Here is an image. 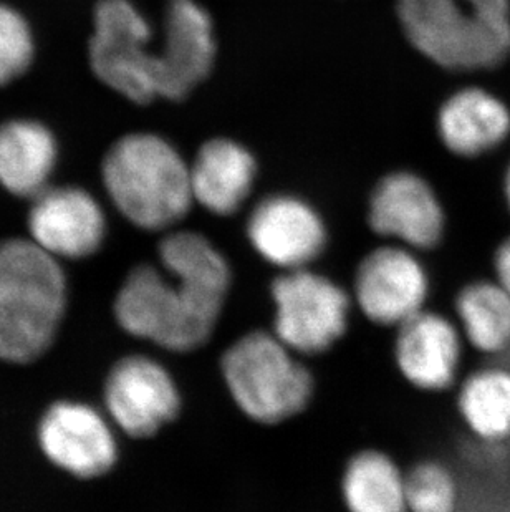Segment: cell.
<instances>
[{
    "instance_id": "obj_17",
    "label": "cell",
    "mask_w": 510,
    "mask_h": 512,
    "mask_svg": "<svg viewBox=\"0 0 510 512\" xmlns=\"http://www.w3.org/2000/svg\"><path fill=\"white\" fill-rule=\"evenodd\" d=\"M438 131L454 155L481 156L502 145L510 135V110L484 88H462L439 110Z\"/></svg>"
},
{
    "instance_id": "obj_19",
    "label": "cell",
    "mask_w": 510,
    "mask_h": 512,
    "mask_svg": "<svg viewBox=\"0 0 510 512\" xmlns=\"http://www.w3.org/2000/svg\"><path fill=\"white\" fill-rule=\"evenodd\" d=\"M159 261L169 276L209 299L226 304L232 271L226 256L204 234L179 231L159 244Z\"/></svg>"
},
{
    "instance_id": "obj_28",
    "label": "cell",
    "mask_w": 510,
    "mask_h": 512,
    "mask_svg": "<svg viewBox=\"0 0 510 512\" xmlns=\"http://www.w3.org/2000/svg\"><path fill=\"white\" fill-rule=\"evenodd\" d=\"M504 194H506L507 206L510 209V166L507 168L506 178H504Z\"/></svg>"
},
{
    "instance_id": "obj_20",
    "label": "cell",
    "mask_w": 510,
    "mask_h": 512,
    "mask_svg": "<svg viewBox=\"0 0 510 512\" xmlns=\"http://www.w3.org/2000/svg\"><path fill=\"white\" fill-rule=\"evenodd\" d=\"M342 496L350 512H408L406 474L381 451H360L348 461Z\"/></svg>"
},
{
    "instance_id": "obj_18",
    "label": "cell",
    "mask_w": 510,
    "mask_h": 512,
    "mask_svg": "<svg viewBox=\"0 0 510 512\" xmlns=\"http://www.w3.org/2000/svg\"><path fill=\"white\" fill-rule=\"evenodd\" d=\"M57 160V145L37 121H10L0 128V184L7 191L35 198L47 189Z\"/></svg>"
},
{
    "instance_id": "obj_6",
    "label": "cell",
    "mask_w": 510,
    "mask_h": 512,
    "mask_svg": "<svg viewBox=\"0 0 510 512\" xmlns=\"http://www.w3.org/2000/svg\"><path fill=\"white\" fill-rule=\"evenodd\" d=\"M150 42V24L128 0H102L90 42L93 72L133 103L154 102L159 98L158 52Z\"/></svg>"
},
{
    "instance_id": "obj_13",
    "label": "cell",
    "mask_w": 510,
    "mask_h": 512,
    "mask_svg": "<svg viewBox=\"0 0 510 512\" xmlns=\"http://www.w3.org/2000/svg\"><path fill=\"white\" fill-rule=\"evenodd\" d=\"M29 229L32 239L53 256L82 259L102 246L105 216L83 189L47 188L34 198Z\"/></svg>"
},
{
    "instance_id": "obj_12",
    "label": "cell",
    "mask_w": 510,
    "mask_h": 512,
    "mask_svg": "<svg viewBox=\"0 0 510 512\" xmlns=\"http://www.w3.org/2000/svg\"><path fill=\"white\" fill-rule=\"evenodd\" d=\"M164 34L158 52V97L178 102L211 73L216 60L212 20L196 0H169Z\"/></svg>"
},
{
    "instance_id": "obj_3",
    "label": "cell",
    "mask_w": 510,
    "mask_h": 512,
    "mask_svg": "<svg viewBox=\"0 0 510 512\" xmlns=\"http://www.w3.org/2000/svg\"><path fill=\"white\" fill-rule=\"evenodd\" d=\"M299 357L274 332L254 330L222 355V380L247 418L277 425L299 415L312 400V373Z\"/></svg>"
},
{
    "instance_id": "obj_27",
    "label": "cell",
    "mask_w": 510,
    "mask_h": 512,
    "mask_svg": "<svg viewBox=\"0 0 510 512\" xmlns=\"http://www.w3.org/2000/svg\"><path fill=\"white\" fill-rule=\"evenodd\" d=\"M472 7L481 10L482 14L510 19V0H466Z\"/></svg>"
},
{
    "instance_id": "obj_26",
    "label": "cell",
    "mask_w": 510,
    "mask_h": 512,
    "mask_svg": "<svg viewBox=\"0 0 510 512\" xmlns=\"http://www.w3.org/2000/svg\"><path fill=\"white\" fill-rule=\"evenodd\" d=\"M494 272L496 281L510 294V237L497 247L494 254Z\"/></svg>"
},
{
    "instance_id": "obj_10",
    "label": "cell",
    "mask_w": 510,
    "mask_h": 512,
    "mask_svg": "<svg viewBox=\"0 0 510 512\" xmlns=\"http://www.w3.org/2000/svg\"><path fill=\"white\" fill-rule=\"evenodd\" d=\"M371 229L413 251H428L444 236V209L431 184L418 174H388L371 194Z\"/></svg>"
},
{
    "instance_id": "obj_16",
    "label": "cell",
    "mask_w": 510,
    "mask_h": 512,
    "mask_svg": "<svg viewBox=\"0 0 510 512\" xmlns=\"http://www.w3.org/2000/svg\"><path fill=\"white\" fill-rule=\"evenodd\" d=\"M255 176L251 151L229 138H214L201 146L191 166L194 201L216 216H232L251 196Z\"/></svg>"
},
{
    "instance_id": "obj_2",
    "label": "cell",
    "mask_w": 510,
    "mask_h": 512,
    "mask_svg": "<svg viewBox=\"0 0 510 512\" xmlns=\"http://www.w3.org/2000/svg\"><path fill=\"white\" fill-rule=\"evenodd\" d=\"M224 305L189 289L166 271L138 266L116 295L115 315L121 329L133 337L169 352L186 353L209 342Z\"/></svg>"
},
{
    "instance_id": "obj_24",
    "label": "cell",
    "mask_w": 510,
    "mask_h": 512,
    "mask_svg": "<svg viewBox=\"0 0 510 512\" xmlns=\"http://www.w3.org/2000/svg\"><path fill=\"white\" fill-rule=\"evenodd\" d=\"M406 504L408 512H458V481L444 464H418L406 474Z\"/></svg>"
},
{
    "instance_id": "obj_22",
    "label": "cell",
    "mask_w": 510,
    "mask_h": 512,
    "mask_svg": "<svg viewBox=\"0 0 510 512\" xmlns=\"http://www.w3.org/2000/svg\"><path fill=\"white\" fill-rule=\"evenodd\" d=\"M458 408L472 435L486 443L510 438V368L487 367L466 378Z\"/></svg>"
},
{
    "instance_id": "obj_1",
    "label": "cell",
    "mask_w": 510,
    "mask_h": 512,
    "mask_svg": "<svg viewBox=\"0 0 510 512\" xmlns=\"http://www.w3.org/2000/svg\"><path fill=\"white\" fill-rule=\"evenodd\" d=\"M103 181L120 213L146 231L179 223L194 201L191 166L173 145L150 133L116 141L103 161Z\"/></svg>"
},
{
    "instance_id": "obj_21",
    "label": "cell",
    "mask_w": 510,
    "mask_h": 512,
    "mask_svg": "<svg viewBox=\"0 0 510 512\" xmlns=\"http://www.w3.org/2000/svg\"><path fill=\"white\" fill-rule=\"evenodd\" d=\"M456 315L462 337L486 355L510 348V294L499 282L476 281L456 297Z\"/></svg>"
},
{
    "instance_id": "obj_11",
    "label": "cell",
    "mask_w": 510,
    "mask_h": 512,
    "mask_svg": "<svg viewBox=\"0 0 510 512\" xmlns=\"http://www.w3.org/2000/svg\"><path fill=\"white\" fill-rule=\"evenodd\" d=\"M40 448L63 471L78 478H97L116 461L115 435L92 406L60 401L50 406L39 426Z\"/></svg>"
},
{
    "instance_id": "obj_4",
    "label": "cell",
    "mask_w": 510,
    "mask_h": 512,
    "mask_svg": "<svg viewBox=\"0 0 510 512\" xmlns=\"http://www.w3.org/2000/svg\"><path fill=\"white\" fill-rule=\"evenodd\" d=\"M414 49L448 70H487L510 55V19L482 14L466 0H398Z\"/></svg>"
},
{
    "instance_id": "obj_25",
    "label": "cell",
    "mask_w": 510,
    "mask_h": 512,
    "mask_svg": "<svg viewBox=\"0 0 510 512\" xmlns=\"http://www.w3.org/2000/svg\"><path fill=\"white\" fill-rule=\"evenodd\" d=\"M32 57L34 42L29 25L19 12L0 5V85L22 75Z\"/></svg>"
},
{
    "instance_id": "obj_8",
    "label": "cell",
    "mask_w": 510,
    "mask_h": 512,
    "mask_svg": "<svg viewBox=\"0 0 510 512\" xmlns=\"http://www.w3.org/2000/svg\"><path fill=\"white\" fill-rule=\"evenodd\" d=\"M247 237L267 264L290 272L307 269L322 256L328 232L322 216L304 199L277 194L255 206Z\"/></svg>"
},
{
    "instance_id": "obj_23",
    "label": "cell",
    "mask_w": 510,
    "mask_h": 512,
    "mask_svg": "<svg viewBox=\"0 0 510 512\" xmlns=\"http://www.w3.org/2000/svg\"><path fill=\"white\" fill-rule=\"evenodd\" d=\"M60 320L0 299V360L29 363L50 347Z\"/></svg>"
},
{
    "instance_id": "obj_5",
    "label": "cell",
    "mask_w": 510,
    "mask_h": 512,
    "mask_svg": "<svg viewBox=\"0 0 510 512\" xmlns=\"http://www.w3.org/2000/svg\"><path fill=\"white\" fill-rule=\"evenodd\" d=\"M274 332L297 355H320L348 329L352 297L342 285L307 267L282 272L270 289Z\"/></svg>"
},
{
    "instance_id": "obj_9",
    "label": "cell",
    "mask_w": 510,
    "mask_h": 512,
    "mask_svg": "<svg viewBox=\"0 0 510 512\" xmlns=\"http://www.w3.org/2000/svg\"><path fill=\"white\" fill-rule=\"evenodd\" d=\"M105 403L121 430L135 438H146L178 416L181 395L166 367L153 358L133 355L111 370Z\"/></svg>"
},
{
    "instance_id": "obj_7",
    "label": "cell",
    "mask_w": 510,
    "mask_h": 512,
    "mask_svg": "<svg viewBox=\"0 0 510 512\" xmlns=\"http://www.w3.org/2000/svg\"><path fill=\"white\" fill-rule=\"evenodd\" d=\"M428 295V272L413 249L378 247L358 266L353 299L373 324L398 329L426 310Z\"/></svg>"
},
{
    "instance_id": "obj_15",
    "label": "cell",
    "mask_w": 510,
    "mask_h": 512,
    "mask_svg": "<svg viewBox=\"0 0 510 512\" xmlns=\"http://www.w3.org/2000/svg\"><path fill=\"white\" fill-rule=\"evenodd\" d=\"M0 299L62 319L67 281L57 257L34 239L0 242Z\"/></svg>"
},
{
    "instance_id": "obj_14",
    "label": "cell",
    "mask_w": 510,
    "mask_h": 512,
    "mask_svg": "<svg viewBox=\"0 0 510 512\" xmlns=\"http://www.w3.org/2000/svg\"><path fill=\"white\" fill-rule=\"evenodd\" d=\"M395 360L413 387L424 392L448 390L461 368V330L448 317L423 310L398 327Z\"/></svg>"
}]
</instances>
